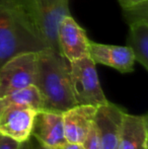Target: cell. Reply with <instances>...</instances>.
Listing matches in <instances>:
<instances>
[{"mask_svg": "<svg viewBox=\"0 0 148 149\" xmlns=\"http://www.w3.org/2000/svg\"><path fill=\"white\" fill-rule=\"evenodd\" d=\"M46 48L24 0H0V67L16 55Z\"/></svg>", "mask_w": 148, "mask_h": 149, "instance_id": "1", "label": "cell"}, {"mask_svg": "<svg viewBox=\"0 0 148 149\" xmlns=\"http://www.w3.org/2000/svg\"><path fill=\"white\" fill-rule=\"evenodd\" d=\"M31 139V138H30ZM30 139L28 141H24V142H22L19 144V148L18 149H31V141Z\"/></svg>", "mask_w": 148, "mask_h": 149, "instance_id": "21", "label": "cell"}, {"mask_svg": "<svg viewBox=\"0 0 148 149\" xmlns=\"http://www.w3.org/2000/svg\"><path fill=\"white\" fill-rule=\"evenodd\" d=\"M35 86L42 98V110L63 113L76 104L70 79V63L51 48L37 52Z\"/></svg>", "mask_w": 148, "mask_h": 149, "instance_id": "2", "label": "cell"}, {"mask_svg": "<svg viewBox=\"0 0 148 149\" xmlns=\"http://www.w3.org/2000/svg\"><path fill=\"white\" fill-rule=\"evenodd\" d=\"M19 144L20 143L14 141L11 138H8L0 134V149H18Z\"/></svg>", "mask_w": 148, "mask_h": 149, "instance_id": "17", "label": "cell"}, {"mask_svg": "<svg viewBox=\"0 0 148 149\" xmlns=\"http://www.w3.org/2000/svg\"><path fill=\"white\" fill-rule=\"evenodd\" d=\"M40 144L60 149L66 143L62 113L39 110L33 122L32 135Z\"/></svg>", "mask_w": 148, "mask_h": 149, "instance_id": "9", "label": "cell"}, {"mask_svg": "<svg viewBox=\"0 0 148 149\" xmlns=\"http://www.w3.org/2000/svg\"><path fill=\"white\" fill-rule=\"evenodd\" d=\"M127 47L133 52L135 61L148 70V19L129 24Z\"/></svg>", "mask_w": 148, "mask_h": 149, "instance_id": "13", "label": "cell"}, {"mask_svg": "<svg viewBox=\"0 0 148 149\" xmlns=\"http://www.w3.org/2000/svg\"><path fill=\"white\" fill-rule=\"evenodd\" d=\"M120 5L122 6V8H127L131 7V6L137 5V4H140L142 2L148 1V0H118Z\"/></svg>", "mask_w": 148, "mask_h": 149, "instance_id": "18", "label": "cell"}, {"mask_svg": "<svg viewBox=\"0 0 148 149\" xmlns=\"http://www.w3.org/2000/svg\"><path fill=\"white\" fill-rule=\"evenodd\" d=\"M117 149H148L147 115L125 113Z\"/></svg>", "mask_w": 148, "mask_h": 149, "instance_id": "12", "label": "cell"}, {"mask_svg": "<svg viewBox=\"0 0 148 149\" xmlns=\"http://www.w3.org/2000/svg\"><path fill=\"white\" fill-rule=\"evenodd\" d=\"M36 109L28 106H11L0 113V134L22 143L32 137Z\"/></svg>", "mask_w": 148, "mask_h": 149, "instance_id": "8", "label": "cell"}, {"mask_svg": "<svg viewBox=\"0 0 148 149\" xmlns=\"http://www.w3.org/2000/svg\"><path fill=\"white\" fill-rule=\"evenodd\" d=\"M125 113L124 109L110 100L97 108L94 127L101 149L118 148Z\"/></svg>", "mask_w": 148, "mask_h": 149, "instance_id": "7", "label": "cell"}, {"mask_svg": "<svg viewBox=\"0 0 148 149\" xmlns=\"http://www.w3.org/2000/svg\"><path fill=\"white\" fill-rule=\"evenodd\" d=\"M11 106H28L36 110L43 109L41 95L35 85L0 96V113Z\"/></svg>", "mask_w": 148, "mask_h": 149, "instance_id": "14", "label": "cell"}, {"mask_svg": "<svg viewBox=\"0 0 148 149\" xmlns=\"http://www.w3.org/2000/svg\"><path fill=\"white\" fill-rule=\"evenodd\" d=\"M37 52L16 55L0 67V96L35 85Z\"/></svg>", "mask_w": 148, "mask_h": 149, "instance_id": "5", "label": "cell"}, {"mask_svg": "<svg viewBox=\"0 0 148 149\" xmlns=\"http://www.w3.org/2000/svg\"><path fill=\"white\" fill-rule=\"evenodd\" d=\"M97 108L90 104H75L62 113L66 141L84 142L94 124Z\"/></svg>", "mask_w": 148, "mask_h": 149, "instance_id": "11", "label": "cell"}, {"mask_svg": "<svg viewBox=\"0 0 148 149\" xmlns=\"http://www.w3.org/2000/svg\"><path fill=\"white\" fill-rule=\"evenodd\" d=\"M28 11L48 48L59 51L57 31L61 20L69 15V0H24ZM60 52V51H59Z\"/></svg>", "mask_w": 148, "mask_h": 149, "instance_id": "4", "label": "cell"}, {"mask_svg": "<svg viewBox=\"0 0 148 149\" xmlns=\"http://www.w3.org/2000/svg\"><path fill=\"white\" fill-rule=\"evenodd\" d=\"M147 9V1H145L137 5L131 6V7L123 8V15L127 24H130L132 22H139V20L148 19Z\"/></svg>", "mask_w": 148, "mask_h": 149, "instance_id": "15", "label": "cell"}, {"mask_svg": "<svg viewBox=\"0 0 148 149\" xmlns=\"http://www.w3.org/2000/svg\"><path fill=\"white\" fill-rule=\"evenodd\" d=\"M89 41L86 31L71 14L61 20L57 31V44L60 53L69 63L88 56Z\"/></svg>", "mask_w": 148, "mask_h": 149, "instance_id": "6", "label": "cell"}, {"mask_svg": "<svg viewBox=\"0 0 148 149\" xmlns=\"http://www.w3.org/2000/svg\"><path fill=\"white\" fill-rule=\"evenodd\" d=\"M60 149H84L83 143H76V142H66Z\"/></svg>", "mask_w": 148, "mask_h": 149, "instance_id": "19", "label": "cell"}, {"mask_svg": "<svg viewBox=\"0 0 148 149\" xmlns=\"http://www.w3.org/2000/svg\"><path fill=\"white\" fill-rule=\"evenodd\" d=\"M31 149H54V148H49V147H46V146L42 145V144H40L39 142H35L33 141V140H31Z\"/></svg>", "mask_w": 148, "mask_h": 149, "instance_id": "20", "label": "cell"}, {"mask_svg": "<svg viewBox=\"0 0 148 149\" xmlns=\"http://www.w3.org/2000/svg\"><path fill=\"white\" fill-rule=\"evenodd\" d=\"M83 145H84V149H101L99 137H97V130H95L94 127V124H93L91 130L89 131L86 139L83 142Z\"/></svg>", "mask_w": 148, "mask_h": 149, "instance_id": "16", "label": "cell"}, {"mask_svg": "<svg viewBox=\"0 0 148 149\" xmlns=\"http://www.w3.org/2000/svg\"><path fill=\"white\" fill-rule=\"evenodd\" d=\"M88 57L94 64L111 67L123 74L133 72L136 62L133 52L127 46L107 45L92 41H89Z\"/></svg>", "mask_w": 148, "mask_h": 149, "instance_id": "10", "label": "cell"}, {"mask_svg": "<svg viewBox=\"0 0 148 149\" xmlns=\"http://www.w3.org/2000/svg\"><path fill=\"white\" fill-rule=\"evenodd\" d=\"M95 66L88 56L70 63L71 87L77 104L99 107L109 102L101 88Z\"/></svg>", "mask_w": 148, "mask_h": 149, "instance_id": "3", "label": "cell"}]
</instances>
